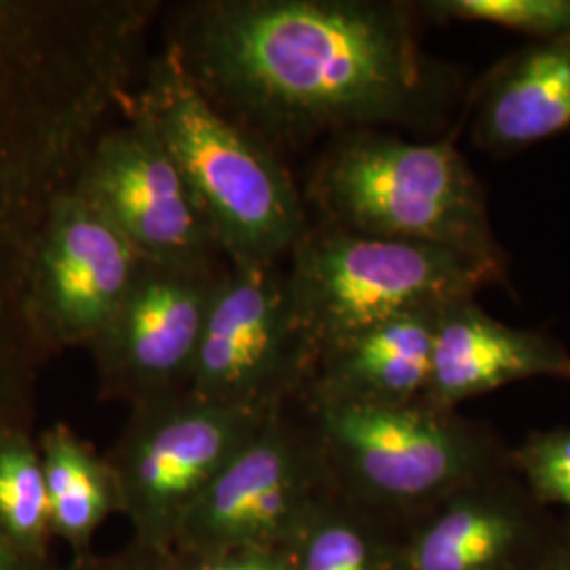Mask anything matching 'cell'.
Returning a JSON list of instances; mask_svg holds the SVG:
<instances>
[{"label": "cell", "instance_id": "2e32d148", "mask_svg": "<svg viewBox=\"0 0 570 570\" xmlns=\"http://www.w3.org/2000/svg\"><path fill=\"white\" fill-rule=\"evenodd\" d=\"M529 537L508 497L480 482L435 505L404 541V570H510Z\"/></svg>", "mask_w": 570, "mask_h": 570}, {"label": "cell", "instance_id": "d4e9b609", "mask_svg": "<svg viewBox=\"0 0 570 570\" xmlns=\"http://www.w3.org/2000/svg\"><path fill=\"white\" fill-rule=\"evenodd\" d=\"M548 570H570V560H560V562H553Z\"/></svg>", "mask_w": 570, "mask_h": 570}, {"label": "cell", "instance_id": "52a82bcc", "mask_svg": "<svg viewBox=\"0 0 570 570\" xmlns=\"http://www.w3.org/2000/svg\"><path fill=\"white\" fill-rule=\"evenodd\" d=\"M271 414L190 391L131 407L112 449L104 452L131 541L171 556L188 510Z\"/></svg>", "mask_w": 570, "mask_h": 570}, {"label": "cell", "instance_id": "ffe728a7", "mask_svg": "<svg viewBox=\"0 0 570 570\" xmlns=\"http://www.w3.org/2000/svg\"><path fill=\"white\" fill-rule=\"evenodd\" d=\"M416 7L433 20L490 23L537 41L570 32V0H435Z\"/></svg>", "mask_w": 570, "mask_h": 570}, {"label": "cell", "instance_id": "7c38bea8", "mask_svg": "<svg viewBox=\"0 0 570 570\" xmlns=\"http://www.w3.org/2000/svg\"><path fill=\"white\" fill-rule=\"evenodd\" d=\"M142 261L75 186L61 190L37 235L26 287L28 322L47 360L94 343Z\"/></svg>", "mask_w": 570, "mask_h": 570}, {"label": "cell", "instance_id": "7a4b0ae2", "mask_svg": "<svg viewBox=\"0 0 570 570\" xmlns=\"http://www.w3.org/2000/svg\"><path fill=\"white\" fill-rule=\"evenodd\" d=\"M159 0H0V431L32 429L47 357L28 266L56 197L140 81Z\"/></svg>", "mask_w": 570, "mask_h": 570}, {"label": "cell", "instance_id": "277c9868", "mask_svg": "<svg viewBox=\"0 0 570 570\" xmlns=\"http://www.w3.org/2000/svg\"><path fill=\"white\" fill-rule=\"evenodd\" d=\"M308 216L345 233L435 245L505 271L484 190L454 144L381 129L334 136L305 190Z\"/></svg>", "mask_w": 570, "mask_h": 570}, {"label": "cell", "instance_id": "8992f818", "mask_svg": "<svg viewBox=\"0 0 570 570\" xmlns=\"http://www.w3.org/2000/svg\"><path fill=\"white\" fill-rule=\"evenodd\" d=\"M298 400L336 490L376 513L435 508L480 482L489 465L484 438L423 400L395 406Z\"/></svg>", "mask_w": 570, "mask_h": 570}, {"label": "cell", "instance_id": "484cf974", "mask_svg": "<svg viewBox=\"0 0 570 570\" xmlns=\"http://www.w3.org/2000/svg\"><path fill=\"white\" fill-rule=\"evenodd\" d=\"M562 376H564V379H569L570 381V357L569 360H567V366H564V372H562Z\"/></svg>", "mask_w": 570, "mask_h": 570}, {"label": "cell", "instance_id": "7402d4cb", "mask_svg": "<svg viewBox=\"0 0 570 570\" xmlns=\"http://www.w3.org/2000/svg\"><path fill=\"white\" fill-rule=\"evenodd\" d=\"M66 570H176L174 556L146 550L136 541H129L125 548L110 553L89 551L81 558H72Z\"/></svg>", "mask_w": 570, "mask_h": 570}, {"label": "cell", "instance_id": "ba28073f", "mask_svg": "<svg viewBox=\"0 0 570 570\" xmlns=\"http://www.w3.org/2000/svg\"><path fill=\"white\" fill-rule=\"evenodd\" d=\"M294 402L273 412L195 501L174 541V558L292 546L308 513L334 490L313 428L306 414L292 412Z\"/></svg>", "mask_w": 570, "mask_h": 570}, {"label": "cell", "instance_id": "4fadbf2b", "mask_svg": "<svg viewBox=\"0 0 570 570\" xmlns=\"http://www.w3.org/2000/svg\"><path fill=\"white\" fill-rule=\"evenodd\" d=\"M569 355L548 336L490 317L473 298L442 306L435 317L423 402L452 407L534 376H562Z\"/></svg>", "mask_w": 570, "mask_h": 570}, {"label": "cell", "instance_id": "9c48e42d", "mask_svg": "<svg viewBox=\"0 0 570 570\" xmlns=\"http://www.w3.org/2000/svg\"><path fill=\"white\" fill-rule=\"evenodd\" d=\"M313 372L289 301L285 263L226 266L205 317L188 391L226 406L277 412Z\"/></svg>", "mask_w": 570, "mask_h": 570}, {"label": "cell", "instance_id": "5b68a950", "mask_svg": "<svg viewBox=\"0 0 570 570\" xmlns=\"http://www.w3.org/2000/svg\"><path fill=\"white\" fill-rule=\"evenodd\" d=\"M287 287L315 360L389 317L442 308L505 279V271L435 245L374 239L311 223L292 249Z\"/></svg>", "mask_w": 570, "mask_h": 570}, {"label": "cell", "instance_id": "d6986e66", "mask_svg": "<svg viewBox=\"0 0 570 570\" xmlns=\"http://www.w3.org/2000/svg\"><path fill=\"white\" fill-rule=\"evenodd\" d=\"M0 530L26 553L51 558L49 497L32 429L0 431Z\"/></svg>", "mask_w": 570, "mask_h": 570}, {"label": "cell", "instance_id": "9a60e30c", "mask_svg": "<svg viewBox=\"0 0 570 570\" xmlns=\"http://www.w3.org/2000/svg\"><path fill=\"white\" fill-rule=\"evenodd\" d=\"M570 129V32L499 61L473 100V138L513 153Z\"/></svg>", "mask_w": 570, "mask_h": 570}, {"label": "cell", "instance_id": "30bf717a", "mask_svg": "<svg viewBox=\"0 0 570 570\" xmlns=\"http://www.w3.org/2000/svg\"><path fill=\"white\" fill-rule=\"evenodd\" d=\"M72 186L146 261L226 263L180 167L138 115L104 127Z\"/></svg>", "mask_w": 570, "mask_h": 570}, {"label": "cell", "instance_id": "e0dca14e", "mask_svg": "<svg viewBox=\"0 0 570 570\" xmlns=\"http://www.w3.org/2000/svg\"><path fill=\"white\" fill-rule=\"evenodd\" d=\"M49 497L53 539L72 558L91 551L104 522L119 513L110 468L89 442L66 423H53L37 435Z\"/></svg>", "mask_w": 570, "mask_h": 570}, {"label": "cell", "instance_id": "44dd1931", "mask_svg": "<svg viewBox=\"0 0 570 570\" xmlns=\"http://www.w3.org/2000/svg\"><path fill=\"white\" fill-rule=\"evenodd\" d=\"M518 468L532 492L570 511V431L537 433L518 450Z\"/></svg>", "mask_w": 570, "mask_h": 570}, {"label": "cell", "instance_id": "603a6c76", "mask_svg": "<svg viewBox=\"0 0 570 570\" xmlns=\"http://www.w3.org/2000/svg\"><path fill=\"white\" fill-rule=\"evenodd\" d=\"M176 570H292L287 550H239L209 558H174Z\"/></svg>", "mask_w": 570, "mask_h": 570}, {"label": "cell", "instance_id": "6da1fadb", "mask_svg": "<svg viewBox=\"0 0 570 570\" xmlns=\"http://www.w3.org/2000/svg\"><path fill=\"white\" fill-rule=\"evenodd\" d=\"M419 7L385 0H195L165 45L209 104L275 150L383 125H425L449 75L419 41Z\"/></svg>", "mask_w": 570, "mask_h": 570}, {"label": "cell", "instance_id": "3957f363", "mask_svg": "<svg viewBox=\"0 0 570 570\" xmlns=\"http://www.w3.org/2000/svg\"><path fill=\"white\" fill-rule=\"evenodd\" d=\"M125 110L153 127L228 265H279L311 226L303 188L282 157L226 119L164 45L144 63Z\"/></svg>", "mask_w": 570, "mask_h": 570}, {"label": "cell", "instance_id": "cb8c5ba5", "mask_svg": "<svg viewBox=\"0 0 570 570\" xmlns=\"http://www.w3.org/2000/svg\"><path fill=\"white\" fill-rule=\"evenodd\" d=\"M0 570H66L51 558H37L20 550L2 530H0Z\"/></svg>", "mask_w": 570, "mask_h": 570}, {"label": "cell", "instance_id": "8fae6325", "mask_svg": "<svg viewBox=\"0 0 570 570\" xmlns=\"http://www.w3.org/2000/svg\"><path fill=\"white\" fill-rule=\"evenodd\" d=\"M220 265L146 261L127 296L87 346L106 400L140 406L188 391Z\"/></svg>", "mask_w": 570, "mask_h": 570}, {"label": "cell", "instance_id": "ac0fdd59", "mask_svg": "<svg viewBox=\"0 0 570 570\" xmlns=\"http://www.w3.org/2000/svg\"><path fill=\"white\" fill-rule=\"evenodd\" d=\"M374 515L334 487L287 548L292 570H404V541Z\"/></svg>", "mask_w": 570, "mask_h": 570}, {"label": "cell", "instance_id": "5bb4252c", "mask_svg": "<svg viewBox=\"0 0 570 570\" xmlns=\"http://www.w3.org/2000/svg\"><path fill=\"white\" fill-rule=\"evenodd\" d=\"M438 313H402L330 346L315 360L301 397L387 406L423 400Z\"/></svg>", "mask_w": 570, "mask_h": 570}]
</instances>
